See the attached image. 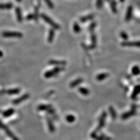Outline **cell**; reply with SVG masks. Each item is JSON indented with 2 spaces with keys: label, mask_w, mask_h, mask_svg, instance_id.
<instances>
[{
  "label": "cell",
  "mask_w": 140,
  "mask_h": 140,
  "mask_svg": "<svg viewBox=\"0 0 140 140\" xmlns=\"http://www.w3.org/2000/svg\"><path fill=\"white\" fill-rule=\"evenodd\" d=\"M41 17L42 18V19H43V20L45 21L46 22H47L49 25H50V26L54 28V29H56V30L60 29V27L59 25L57 24V23H56L54 21H53L50 17H49L47 15H45L44 14H42L41 15Z\"/></svg>",
  "instance_id": "1"
},
{
  "label": "cell",
  "mask_w": 140,
  "mask_h": 140,
  "mask_svg": "<svg viewBox=\"0 0 140 140\" xmlns=\"http://www.w3.org/2000/svg\"><path fill=\"white\" fill-rule=\"evenodd\" d=\"M2 36L4 37H16V38H21L23 36L22 33L14 31H5L3 32L2 33Z\"/></svg>",
  "instance_id": "2"
},
{
  "label": "cell",
  "mask_w": 140,
  "mask_h": 140,
  "mask_svg": "<svg viewBox=\"0 0 140 140\" xmlns=\"http://www.w3.org/2000/svg\"><path fill=\"white\" fill-rule=\"evenodd\" d=\"M121 45L127 47H135L140 48V42H124L121 43Z\"/></svg>",
  "instance_id": "3"
},
{
  "label": "cell",
  "mask_w": 140,
  "mask_h": 140,
  "mask_svg": "<svg viewBox=\"0 0 140 140\" xmlns=\"http://www.w3.org/2000/svg\"><path fill=\"white\" fill-rule=\"evenodd\" d=\"M29 98V95L28 93H26V94L22 95L19 98H18V99H15V100L12 101V103L14 105H18L19 103H21L22 102L25 101L26 99H28V98Z\"/></svg>",
  "instance_id": "4"
},
{
  "label": "cell",
  "mask_w": 140,
  "mask_h": 140,
  "mask_svg": "<svg viewBox=\"0 0 140 140\" xmlns=\"http://www.w3.org/2000/svg\"><path fill=\"white\" fill-rule=\"evenodd\" d=\"M133 16V7L129 6L127 8V12H126V16H125V21L126 22H128L131 19Z\"/></svg>",
  "instance_id": "5"
},
{
  "label": "cell",
  "mask_w": 140,
  "mask_h": 140,
  "mask_svg": "<svg viewBox=\"0 0 140 140\" xmlns=\"http://www.w3.org/2000/svg\"><path fill=\"white\" fill-rule=\"evenodd\" d=\"M49 64L50 65H64L66 64V62L64 61H59V60H50L49 61Z\"/></svg>",
  "instance_id": "6"
},
{
  "label": "cell",
  "mask_w": 140,
  "mask_h": 140,
  "mask_svg": "<svg viewBox=\"0 0 140 140\" xmlns=\"http://www.w3.org/2000/svg\"><path fill=\"white\" fill-rule=\"evenodd\" d=\"M14 5L11 2L0 4V9H10L13 8Z\"/></svg>",
  "instance_id": "7"
},
{
  "label": "cell",
  "mask_w": 140,
  "mask_h": 140,
  "mask_svg": "<svg viewBox=\"0 0 140 140\" xmlns=\"http://www.w3.org/2000/svg\"><path fill=\"white\" fill-rule=\"evenodd\" d=\"M15 12H16V17H17L18 22H21L22 21V15L21 8H19V7H16V8H15Z\"/></svg>",
  "instance_id": "8"
},
{
  "label": "cell",
  "mask_w": 140,
  "mask_h": 140,
  "mask_svg": "<svg viewBox=\"0 0 140 140\" xmlns=\"http://www.w3.org/2000/svg\"><path fill=\"white\" fill-rule=\"evenodd\" d=\"M57 74V72H56L55 71H54V70H50V71H47V72H46L45 73H44V77L46 78H51V77H53L54 76H55Z\"/></svg>",
  "instance_id": "9"
},
{
  "label": "cell",
  "mask_w": 140,
  "mask_h": 140,
  "mask_svg": "<svg viewBox=\"0 0 140 140\" xmlns=\"http://www.w3.org/2000/svg\"><path fill=\"white\" fill-rule=\"evenodd\" d=\"M94 16V15H93V14H89V15H86V16H82L80 18V22L83 23V22H85L88 21H90L93 19Z\"/></svg>",
  "instance_id": "10"
},
{
  "label": "cell",
  "mask_w": 140,
  "mask_h": 140,
  "mask_svg": "<svg viewBox=\"0 0 140 140\" xmlns=\"http://www.w3.org/2000/svg\"><path fill=\"white\" fill-rule=\"evenodd\" d=\"M47 125H48L49 130L50 131V133H54L55 131V128H54V125H53L52 121H51L49 117L47 118Z\"/></svg>",
  "instance_id": "11"
},
{
  "label": "cell",
  "mask_w": 140,
  "mask_h": 140,
  "mask_svg": "<svg viewBox=\"0 0 140 140\" xmlns=\"http://www.w3.org/2000/svg\"><path fill=\"white\" fill-rule=\"evenodd\" d=\"M14 112H15V110L14 109H9L6 110L5 112H4L2 115H3L4 117H8L11 115H12L14 113Z\"/></svg>",
  "instance_id": "12"
},
{
  "label": "cell",
  "mask_w": 140,
  "mask_h": 140,
  "mask_svg": "<svg viewBox=\"0 0 140 140\" xmlns=\"http://www.w3.org/2000/svg\"><path fill=\"white\" fill-rule=\"evenodd\" d=\"M21 92V89L19 88H15V89H9L7 91V93L8 95H17Z\"/></svg>",
  "instance_id": "13"
},
{
  "label": "cell",
  "mask_w": 140,
  "mask_h": 140,
  "mask_svg": "<svg viewBox=\"0 0 140 140\" xmlns=\"http://www.w3.org/2000/svg\"><path fill=\"white\" fill-rule=\"evenodd\" d=\"M110 7H111L112 11H113V13H116L117 12V4L114 0H111L110 1Z\"/></svg>",
  "instance_id": "14"
},
{
  "label": "cell",
  "mask_w": 140,
  "mask_h": 140,
  "mask_svg": "<svg viewBox=\"0 0 140 140\" xmlns=\"http://www.w3.org/2000/svg\"><path fill=\"white\" fill-rule=\"evenodd\" d=\"M54 37V31L53 29H50L49 30V36H48V42L49 43H52Z\"/></svg>",
  "instance_id": "15"
},
{
  "label": "cell",
  "mask_w": 140,
  "mask_h": 140,
  "mask_svg": "<svg viewBox=\"0 0 140 140\" xmlns=\"http://www.w3.org/2000/svg\"><path fill=\"white\" fill-rule=\"evenodd\" d=\"M52 107V106L51 105H41L40 106H39L38 107V110H41V111H44L46 110L47 111L48 109Z\"/></svg>",
  "instance_id": "16"
},
{
  "label": "cell",
  "mask_w": 140,
  "mask_h": 140,
  "mask_svg": "<svg viewBox=\"0 0 140 140\" xmlns=\"http://www.w3.org/2000/svg\"><path fill=\"white\" fill-rule=\"evenodd\" d=\"M82 81H83V80H82V79H81V78L80 79H77V80L74 81H73V82H71V84H70V87L71 88L75 87V86H77V85H79V84H81Z\"/></svg>",
  "instance_id": "17"
},
{
  "label": "cell",
  "mask_w": 140,
  "mask_h": 140,
  "mask_svg": "<svg viewBox=\"0 0 140 140\" xmlns=\"http://www.w3.org/2000/svg\"><path fill=\"white\" fill-rule=\"evenodd\" d=\"M73 30L76 33H78L81 32V28L77 22H75L73 25Z\"/></svg>",
  "instance_id": "18"
},
{
  "label": "cell",
  "mask_w": 140,
  "mask_h": 140,
  "mask_svg": "<svg viewBox=\"0 0 140 140\" xmlns=\"http://www.w3.org/2000/svg\"><path fill=\"white\" fill-rule=\"evenodd\" d=\"M108 76H109V74H106V73L101 74L96 77V79H97V80L98 81H102V80H103V79H105V78H107V77H108Z\"/></svg>",
  "instance_id": "19"
},
{
  "label": "cell",
  "mask_w": 140,
  "mask_h": 140,
  "mask_svg": "<svg viewBox=\"0 0 140 140\" xmlns=\"http://www.w3.org/2000/svg\"><path fill=\"white\" fill-rule=\"evenodd\" d=\"M79 91L81 92V93H82V95H88L89 93V91H88L86 88H82V87L79 88Z\"/></svg>",
  "instance_id": "20"
},
{
  "label": "cell",
  "mask_w": 140,
  "mask_h": 140,
  "mask_svg": "<svg viewBox=\"0 0 140 140\" xmlns=\"http://www.w3.org/2000/svg\"><path fill=\"white\" fill-rule=\"evenodd\" d=\"M132 72L134 75H138L140 73V69L137 66L134 67L132 69Z\"/></svg>",
  "instance_id": "21"
},
{
  "label": "cell",
  "mask_w": 140,
  "mask_h": 140,
  "mask_svg": "<svg viewBox=\"0 0 140 140\" xmlns=\"http://www.w3.org/2000/svg\"><path fill=\"white\" fill-rule=\"evenodd\" d=\"M67 121L68 123H73L75 120V117L73 115H68L66 117Z\"/></svg>",
  "instance_id": "22"
},
{
  "label": "cell",
  "mask_w": 140,
  "mask_h": 140,
  "mask_svg": "<svg viewBox=\"0 0 140 140\" xmlns=\"http://www.w3.org/2000/svg\"><path fill=\"white\" fill-rule=\"evenodd\" d=\"M103 0H96V5L98 8H101L103 7Z\"/></svg>",
  "instance_id": "23"
},
{
  "label": "cell",
  "mask_w": 140,
  "mask_h": 140,
  "mask_svg": "<svg viewBox=\"0 0 140 140\" xmlns=\"http://www.w3.org/2000/svg\"><path fill=\"white\" fill-rule=\"evenodd\" d=\"M44 2L47 4V6H48L50 8H54V4L52 2L51 0H44Z\"/></svg>",
  "instance_id": "24"
},
{
  "label": "cell",
  "mask_w": 140,
  "mask_h": 140,
  "mask_svg": "<svg viewBox=\"0 0 140 140\" xmlns=\"http://www.w3.org/2000/svg\"><path fill=\"white\" fill-rule=\"evenodd\" d=\"M139 92H140V86H137L136 88H135V90H134V92H133V97L134 96H137Z\"/></svg>",
  "instance_id": "25"
},
{
  "label": "cell",
  "mask_w": 140,
  "mask_h": 140,
  "mask_svg": "<svg viewBox=\"0 0 140 140\" xmlns=\"http://www.w3.org/2000/svg\"><path fill=\"white\" fill-rule=\"evenodd\" d=\"M120 36H121L122 38L124 39V40H127V39H128V35L126 33H125L124 32H121V33H120Z\"/></svg>",
  "instance_id": "26"
},
{
  "label": "cell",
  "mask_w": 140,
  "mask_h": 140,
  "mask_svg": "<svg viewBox=\"0 0 140 140\" xmlns=\"http://www.w3.org/2000/svg\"><path fill=\"white\" fill-rule=\"evenodd\" d=\"M91 39H92V44L93 45V47H95V46H96V37L95 35H92L91 36Z\"/></svg>",
  "instance_id": "27"
},
{
  "label": "cell",
  "mask_w": 140,
  "mask_h": 140,
  "mask_svg": "<svg viewBox=\"0 0 140 140\" xmlns=\"http://www.w3.org/2000/svg\"><path fill=\"white\" fill-rule=\"evenodd\" d=\"M38 8H35V14H34V19L35 21H37V18H38Z\"/></svg>",
  "instance_id": "28"
},
{
  "label": "cell",
  "mask_w": 140,
  "mask_h": 140,
  "mask_svg": "<svg viewBox=\"0 0 140 140\" xmlns=\"http://www.w3.org/2000/svg\"><path fill=\"white\" fill-rule=\"evenodd\" d=\"M96 26V22H93V23H92L91 24L90 26H89V30H90V31H92V30L94 29V28H95V26Z\"/></svg>",
  "instance_id": "29"
},
{
  "label": "cell",
  "mask_w": 140,
  "mask_h": 140,
  "mask_svg": "<svg viewBox=\"0 0 140 140\" xmlns=\"http://www.w3.org/2000/svg\"><path fill=\"white\" fill-rule=\"evenodd\" d=\"M26 20H31V19H34V14H29V15H27L26 18Z\"/></svg>",
  "instance_id": "30"
},
{
  "label": "cell",
  "mask_w": 140,
  "mask_h": 140,
  "mask_svg": "<svg viewBox=\"0 0 140 140\" xmlns=\"http://www.w3.org/2000/svg\"><path fill=\"white\" fill-rule=\"evenodd\" d=\"M3 56V53L2 52V51L0 50V57H2Z\"/></svg>",
  "instance_id": "31"
},
{
  "label": "cell",
  "mask_w": 140,
  "mask_h": 140,
  "mask_svg": "<svg viewBox=\"0 0 140 140\" xmlns=\"http://www.w3.org/2000/svg\"><path fill=\"white\" fill-rule=\"evenodd\" d=\"M16 1H17V2H21V1H22V0H16Z\"/></svg>",
  "instance_id": "32"
},
{
  "label": "cell",
  "mask_w": 140,
  "mask_h": 140,
  "mask_svg": "<svg viewBox=\"0 0 140 140\" xmlns=\"http://www.w3.org/2000/svg\"><path fill=\"white\" fill-rule=\"evenodd\" d=\"M124 1H125V0H120V2H124Z\"/></svg>",
  "instance_id": "33"
},
{
  "label": "cell",
  "mask_w": 140,
  "mask_h": 140,
  "mask_svg": "<svg viewBox=\"0 0 140 140\" xmlns=\"http://www.w3.org/2000/svg\"><path fill=\"white\" fill-rule=\"evenodd\" d=\"M106 1H109V0H106Z\"/></svg>",
  "instance_id": "34"
}]
</instances>
